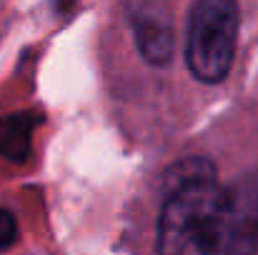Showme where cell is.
<instances>
[{
    "instance_id": "obj_1",
    "label": "cell",
    "mask_w": 258,
    "mask_h": 255,
    "mask_svg": "<svg viewBox=\"0 0 258 255\" xmlns=\"http://www.w3.org/2000/svg\"><path fill=\"white\" fill-rule=\"evenodd\" d=\"M163 255L233 253V193L213 178H198L168 190L158 220Z\"/></svg>"
},
{
    "instance_id": "obj_2",
    "label": "cell",
    "mask_w": 258,
    "mask_h": 255,
    "mask_svg": "<svg viewBox=\"0 0 258 255\" xmlns=\"http://www.w3.org/2000/svg\"><path fill=\"white\" fill-rule=\"evenodd\" d=\"M238 3L236 0H196L188 18L185 63L196 80L221 83L231 73L238 45Z\"/></svg>"
},
{
    "instance_id": "obj_3",
    "label": "cell",
    "mask_w": 258,
    "mask_h": 255,
    "mask_svg": "<svg viewBox=\"0 0 258 255\" xmlns=\"http://www.w3.org/2000/svg\"><path fill=\"white\" fill-rule=\"evenodd\" d=\"M133 33H136V45L141 55L151 65H166L173 55V28L168 20L153 13H138L133 15Z\"/></svg>"
},
{
    "instance_id": "obj_4",
    "label": "cell",
    "mask_w": 258,
    "mask_h": 255,
    "mask_svg": "<svg viewBox=\"0 0 258 255\" xmlns=\"http://www.w3.org/2000/svg\"><path fill=\"white\" fill-rule=\"evenodd\" d=\"M38 118L33 113H13L0 118V155L13 163H25L33 150V130Z\"/></svg>"
},
{
    "instance_id": "obj_5",
    "label": "cell",
    "mask_w": 258,
    "mask_h": 255,
    "mask_svg": "<svg viewBox=\"0 0 258 255\" xmlns=\"http://www.w3.org/2000/svg\"><path fill=\"white\" fill-rule=\"evenodd\" d=\"M15 238H18V223L8 210L0 208V250H8L15 243Z\"/></svg>"
}]
</instances>
